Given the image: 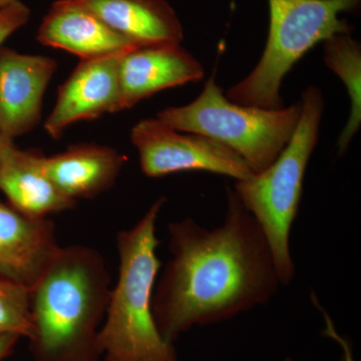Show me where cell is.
<instances>
[{
    "instance_id": "6da1fadb",
    "label": "cell",
    "mask_w": 361,
    "mask_h": 361,
    "mask_svg": "<svg viewBox=\"0 0 361 361\" xmlns=\"http://www.w3.org/2000/svg\"><path fill=\"white\" fill-rule=\"evenodd\" d=\"M224 223L213 230L191 218L168 226L172 258L154 289V318L169 343L194 326L231 319L264 305L280 280L269 243L231 189Z\"/></svg>"
},
{
    "instance_id": "7a4b0ae2",
    "label": "cell",
    "mask_w": 361,
    "mask_h": 361,
    "mask_svg": "<svg viewBox=\"0 0 361 361\" xmlns=\"http://www.w3.org/2000/svg\"><path fill=\"white\" fill-rule=\"evenodd\" d=\"M111 287L97 249L61 247L30 289L32 361H101L99 334Z\"/></svg>"
},
{
    "instance_id": "3957f363",
    "label": "cell",
    "mask_w": 361,
    "mask_h": 361,
    "mask_svg": "<svg viewBox=\"0 0 361 361\" xmlns=\"http://www.w3.org/2000/svg\"><path fill=\"white\" fill-rule=\"evenodd\" d=\"M166 201L157 199L134 227L116 236L118 281L99 334L104 361H180L173 344L161 336L152 307L161 268L157 220Z\"/></svg>"
},
{
    "instance_id": "277c9868",
    "label": "cell",
    "mask_w": 361,
    "mask_h": 361,
    "mask_svg": "<svg viewBox=\"0 0 361 361\" xmlns=\"http://www.w3.org/2000/svg\"><path fill=\"white\" fill-rule=\"evenodd\" d=\"M290 140L274 161L246 180H237L234 193L257 220L269 243L280 283H290L295 266L289 236L302 197L303 180L319 134L324 101L322 90L308 87Z\"/></svg>"
},
{
    "instance_id": "5b68a950",
    "label": "cell",
    "mask_w": 361,
    "mask_h": 361,
    "mask_svg": "<svg viewBox=\"0 0 361 361\" xmlns=\"http://www.w3.org/2000/svg\"><path fill=\"white\" fill-rule=\"evenodd\" d=\"M361 0H268L269 32L262 56L244 80L225 94L229 101L263 109L283 108L280 87L306 52L337 33L351 32L341 20Z\"/></svg>"
},
{
    "instance_id": "8992f818",
    "label": "cell",
    "mask_w": 361,
    "mask_h": 361,
    "mask_svg": "<svg viewBox=\"0 0 361 361\" xmlns=\"http://www.w3.org/2000/svg\"><path fill=\"white\" fill-rule=\"evenodd\" d=\"M299 116V103L274 110L233 103L213 75L192 103L169 106L156 118L172 129L205 135L224 145L258 174L285 148Z\"/></svg>"
},
{
    "instance_id": "52a82bcc",
    "label": "cell",
    "mask_w": 361,
    "mask_h": 361,
    "mask_svg": "<svg viewBox=\"0 0 361 361\" xmlns=\"http://www.w3.org/2000/svg\"><path fill=\"white\" fill-rule=\"evenodd\" d=\"M142 172L149 178L190 171L228 176L237 180L253 177L241 157L205 135L172 129L159 118H144L130 130Z\"/></svg>"
},
{
    "instance_id": "ba28073f",
    "label": "cell",
    "mask_w": 361,
    "mask_h": 361,
    "mask_svg": "<svg viewBox=\"0 0 361 361\" xmlns=\"http://www.w3.org/2000/svg\"><path fill=\"white\" fill-rule=\"evenodd\" d=\"M123 54L80 61L59 87L56 104L45 120L49 137L61 139L73 123L121 111L120 61Z\"/></svg>"
},
{
    "instance_id": "9c48e42d",
    "label": "cell",
    "mask_w": 361,
    "mask_h": 361,
    "mask_svg": "<svg viewBox=\"0 0 361 361\" xmlns=\"http://www.w3.org/2000/svg\"><path fill=\"white\" fill-rule=\"evenodd\" d=\"M58 70L56 59L0 47V133L14 140L42 121L45 90Z\"/></svg>"
},
{
    "instance_id": "30bf717a",
    "label": "cell",
    "mask_w": 361,
    "mask_h": 361,
    "mask_svg": "<svg viewBox=\"0 0 361 361\" xmlns=\"http://www.w3.org/2000/svg\"><path fill=\"white\" fill-rule=\"evenodd\" d=\"M203 77L200 61L180 44L135 47L120 61L121 111L161 90L199 82Z\"/></svg>"
},
{
    "instance_id": "8fae6325",
    "label": "cell",
    "mask_w": 361,
    "mask_h": 361,
    "mask_svg": "<svg viewBox=\"0 0 361 361\" xmlns=\"http://www.w3.org/2000/svg\"><path fill=\"white\" fill-rule=\"evenodd\" d=\"M61 246L49 218H32L0 201V275L32 289Z\"/></svg>"
},
{
    "instance_id": "7c38bea8",
    "label": "cell",
    "mask_w": 361,
    "mask_h": 361,
    "mask_svg": "<svg viewBox=\"0 0 361 361\" xmlns=\"http://www.w3.org/2000/svg\"><path fill=\"white\" fill-rule=\"evenodd\" d=\"M37 42L82 59L123 54L142 47L114 32L78 0H56L42 18Z\"/></svg>"
},
{
    "instance_id": "4fadbf2b",
    "label": "cell",
    "mask_w": 361,
    "mask_h": 361,
    "mask_svg": "<svg viewBox=\"0 0 361 361\" xmlns=\"http://www.w3.org/2000/svg\"><path fill=\"white\" fill-rule=\"evenodd\" d=\"M44 154L7 146L0 155V191L16 210L32 218H49L75 208L71 200L45 174Z\"/></svg>"
},
{
    "instance_id": "5bb4252c",
    "label": "cell",
    "mask_w": 361,
    "mask_h": 361,
    "mask_svg": "<svg viewBox=\"0 0 361 361\" xmlns=\"http://www.w3.org/2000/svg\"><path fill=\"white\" fill-rule=\"evenodd\" d=\"M127 163L118 149L94 142L71 145L42 160L45 174L71 200L94 199L115 186Z\"/></svg>"
},
{
    "instance_id": "9a60e30c",
    "label": "cell",
    "mask_w": 361,
    "mask_h": 361,
    "mask_svg": "<svg viewBox=\"0 0 361 361\" xmlns=\"http://www.w3.org/2000/svg\"><path fill=\"white\" fill-rule=\"evenodd\" d=\"M114 32L139 45L180 44L182 23L166 0H78Z\"/></svg>"
},
{
    "instance_id": "2e32d148",
    "label": "cell",
    "mask_w": 361,
    "mask_h": 361,
    "mask_svg": "<svg viewBox=\"0 0 361 361\" xmlns=\"http://www.w3.org/2000/svg\"><path fill=\"white\" fill-rule=\"evenodd\" d=\"M325 65L341 78L350 99V114L339 135V153L348 149L361 123V47L351 32L337 33L323 42Z\"/></svg>"
},
{
    "instance_id": "e0dca14e",
    "label": "cell",
    "mask_w": 361,
    "mask_h": 361,
    "mask_svg": "<svg viewBox=\"0 0 361 361\" xmlns=\"http://www.w3.org/2000/svg\"><path fill=\"white\" fill-rule=\"evenodd\" d=\"M32 332L30 290L0 275V334L30 338Z\"/></svg>"
},
{
    "instance_id": "ac0fdd59",
    "label": "cell",
    "mask_w": 361,
    "mask_h": 361,
    "mask_svg": "<svg viewBox=\"0 0 361 361\" xmlns=\"http://www.w3.org/2000/svg\"><path fill=\"white\" fill-rule=\"evenodd\" d=\"M30 18V8L20 0L0 8V47L11 35L25 26Z\"/></svg>"
},
{
    "instance_id": "d6986e66",
    "label": "cell",
    "mask_w": 361,
    "mask_h": 361,
    "mask_svg": "<svg viewBox=\"0 0 361 361\" xmlns=\"http://www.w3.org/2000/svg\"><path fill=\"white\" fill-rule=\"evenodd\" d=\"M20 338V336L18 334H0V361H4L11 355L16 342Z\"/></svg>"
},
{
    "instance_id": "ffe728a7",
    "label": "cell",
    "mask_w": 361,
    "mask_h": 361,
    "mask_svg": "<svg viewBox=\"0 0 361 361\" xmlns=\"http://www.w3.org/2000/svg\"><path fill=\"white\" fill-rule=\"evenodd\" d=\"M322 310V308H320ZM322 312L323 310H322ZM324 313V312H323ZM324 316H326L327 319V329H326V334L327 336L334 337V339H336L337 341L339 342V343L341 344L342 348H343V353H344V358L343 361H355L353 360V353H351V349L349 348L348 342L346 341H344L343 338H341V336H338V334H336V329H334V325H332L331 320L329 319V316L327 314H325ZM286 361H292L291 360H286Z\"/></svg>"
},
{
    "instance_id": "44dd1931",
    "label": "cell",
    "mask_w": 361,
    "mask_h": 361,
    "mask_svg": "<svg viewBox=\"0 0 361 361\" xmlns=\"http://www.w3.org/2000/svg\"><path fill=\"white\" fill-rule=\"evenodd\" d=\"M13 140L9 139V137H6V135L0 133V155H1L4 149H6L7 146H9V145L13 144Z\"/></svg>"
},
{
    "instance_id": "7402d4cb",
    "label": "cell",
    "mask_w": 361,
    "mask_h": 361,
    "mask_svg": "<svg viewBox=\"0 0 361 361\" xmlns=\"http://www.w3.org/2000/svg\"><path fill=\"white\" fill-rule=\"evenodd\" d=\"M18 1H20V0H0V8L11 6V4H16Z\"/></svg>"
}]
</instances>
